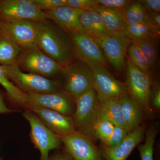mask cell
<instances>
[{"label": "cell", "instance_id": "1", "mask_svg": "<svg viewBox=\"0 0 160 160\" xmlns=\"http://www.w3.org/2000/svg\"><path fill=\"white\" fill-rule=\"evenodd\" d=\"M37 45L45 54L63 66L77 58L71 38L46 20L40 24Z\"/></svg>", "mask_w": 160, "mask_h": 160}, {"label": "cell", "instance_id": "2", "mask_svg": "<svg viewBox=\"0 0 160 160\" xmlns=\"http://www.w3.org/2000/svg\"><path fill=\"white\" fill-rule=\"evenodd\" d=\"M2 69L9 80L17 87L27 93L46 94L58 91L60 84L58 82L33 73H25L21 71L17 64L1 65ZM23 92V91H22Z\"/></svg>", "mask_w": 160, "mask_h": 160}, {"label": "cell", "instance_id": "3", "mask_svg": "<svg viewBox=\"0 0 160 160\" xmlns=\"http://www.w3.org/2000/svg\"><path fill=\"white\" fill-rule=\"evenodd\" d=\"M41 22L31 20L6 21L0 19V34L24 50L31 49L38 47Z\"/></svg>", "mask_w": 160, "mask_h": 160}, {"label": "cell", "instance_id": "4", "mask_svg": "<svg viewBox=\"0 0 160 160\" xmlns=\"http://www.w3.org/2000/svg\"><path fill=\"white\" fill-rule=\"evenodd\" d=\"M73 118L76 131L89 136L98 118L100 104L94 89L86 92L75 101Z\"/></svg>", "mask_w": 160, "mask_h": 160}, {"label": "cell", "instance_id": "5", "mask_svg": "<svg viewBox=\"0 0 160 160\" xmlns=\"http://www.w3.org/2000/svg\"><path fill=\"white\" fill-rule=\"evenodd\" d=\"M23 116L31 127L30 136L32 141L41 153V160H48L51 150L58 149L62 144L61 138L50 130L31 110H26Z\"/></svg>", "mask_w": 160, "mask_h": 160}, {"label": "cell", "instance_id": "6", "mask_svg": "<svg viewBox=\"0 0 160 160\" xmlns=\"http://www.w3.org/2000/svg\"><path fill=\"white\" fill-rule=\"evenodd\" d=\"M72 62L62 69L64 89L75 101L80 96L93 89V74L91 68L81 60Z\"/></svg>", "mask_w": 160, "mask_h": 160}, {"label": "cell", "instance_id": "7", "mask_svg": "<svg viewBox=\"0 0 160 160\" xmlns=\"http://www.w3.org/2000/svg\"><path fill=\"white\" fill-rule=\"evenodd\" d=\"M127 79L125 84L127 93L141 109L151 112L149 104L151 83L149 75L137 68L127 59L126 63Z\"/></svg>", "mask_w": 160, "mask_h": 160}, {"label": "cell", "instance_id": "8", "mask_svg": "<svg viewBox=\"0 0 160 160\" xmlns=\"http://www.w3.org/2000/svg\"><path fill=\"white\" fill-rule=\"evenodd\" d=\"M106 61L115 70L122 72L126 68V52L132 41L123 34H112L94 38Z\"/></svg>", "mask_w": 160, "mask_h": 160}, {"label": "cell", "instance_id": "9", "mask_svg": "<svg viewBox=\"0 0 160 160\" xmlns=\"http://www.w3.org/2000/svg\"><path fill=\"white\" fill-rule=\"evenodd\" d=\"M0 19L6 21L46 20L45 13L38 8L33 0L0 1Z\"/></svg>", "mask_w": 160, "mask_h": 160}, {"label": "cell", "instance_id": "10", "mask_svg": "<svg viewBox=\"0 0 160 160\" xmlns=\"http://www.w3.org/2000/svg\"><path fill=\"white\" fill-rule=\"evenodd\" d=\"M93 74V89L100 104L106 100L128 94L125 84L118 81L106 66L90 67Z\"/></svg>", "mask_w": 160, "mask_h": 160}, {"label": "cell", "instance_id": "11", "mask_svg": "<svg viewBox=\"0 0 160 160\" xmlns=\"http://www.w3.org/2000/svg\"><path fill=\"white\" fill-rule=\"evenodd\" d=\"M77 58L90 67L97 65L106 66V61L102 49L91 35L84 32L70 34Z\"/></svg>", "mask_w": 160, "mask_h": 160}, {"label": "cell", "instance_id": "12", "mask_svg": "<svg viewBox=\"0 0 160 160\" xmlns=\"http://www.w3.org/2000/svg\"><path fill=\"white\" fill-rule=\"evenodd\" d=\"M24 50L20 62L23 67L31 73L44 77L52 76L64 67L45 54L38 47Z\"/></svg>", "mask_w": 160, "mask_h": 160}, {"label": "cell", "instance_id": "13", "mask_svg": "<svg viewBox=\"0 0 160 160\" xmlns=\"http://www.w3.org/2000/svg\"><path fill=\"white\" fill-rule=\"evenodd\" d=\"M61 139L66 152L74 160H103L100 149L88 136L76 131Z\"/></svg>", "mask_w": 160, "mask_h": 160}, {"label": "cell", "instance_id": "14", "mask_svg": "<svg viewBox=\"0 0 160 160\" xmlns=\"http://www.w3.org/2000/svg\"><path fill=\"white\" fill-rule=\"evenodd\" d=\"M26 107L34 112L47 128L60 137L76 132L74 120L70 116L29 103H27Z\"/></svg>", "mask_w": 160, "mask_h": 160}, {"label": "cell", "instance_id": "15", "mask_svg": "<svg viewBox=\"0 0 160 160\" xmlns=\"http://www.w3.org/2000/svg\"><path fill=\"white\" fill-rule=\"evenodd\" d=\"M26 103L32 104L58 112L65 115L73 113V106L71 99L65 93L57 91L46 94L24 92Z\"/></svg>", "mask_w": 160, "mask_h": 160}, {"label": "cell", "instance_id": "16", "mask_svg": "<svg viewBox=\"0 0 160 160\" xmlns=\"http://www.w3.org/2000/svg\"><path fill=\"white\" fill-rule=\"evenodd\" d=\"M83 10L65 6L49 10L44 11L46 19L51 20L61 29L69 34L83 32L79 18Z\"/></svg>", "mask_w": 160, "mask_h": 160}, {"label": "cell", "instance_id": "17", "mask_svg": "<svg viewBox=\"0 0 160 160\" xmlns=\"http://www.w3.org/2000/svg\"><path fill=\"white\" fill-rule=\"evenodd\" d=\"M144 129L142 126L129 132L122 142L111 148L103 146L100 149L103 159L106 160H126L132 152L144 137Z\"/></svg>", "mask_w": 160, "mask_h": 160}, {"label": "cell", "instance_id": "18", "mask_svg": "<svg viewBox=\"0 0 160 160\" xmlns=\"http://www.w3.org/2000/svg\"><path fill=\"white\" fill-rule=\"evenodd\" d=\"M79 20L83 32L92 37H102L112 34L106 29L102 19L96 10L82 11Z\"/></svg>", "mask_w": 160, "mask_h": 160}, {"label": "cell", "instance_id": "19", "mask_svg": "<svg viewBox=\"0 0 160 160\" xmlns=\"http://www.w3.org/2000/svg\"><path fill=\"white\" fill-rule=\"evenodd\" d=\"M119 99L124 121L128 131L131 132L140 126L142 118V109L128 94L121 96Z\"/></svg>", "mask_w": 160, "mask_h": 160}, {"label": "cell", "instance_id": "20", "mask_svg": "<svg viewBox=\"0 0 160 160\" xmlns=\"http://www.w3.org/2000/svg\"><path fill=\"white\" fill-rule=\"evenodd\" d=\"M98 119L108 120L115 126L128 131L124 121L119 97L112 98L101 103Z\"/></svg>", "mask_w": 160, "mask_h": 160}, {"label": "cell", "instance_id": "21", "mask_svg": "<svg viewBox=\"0 0 160 160\" xmlns=\"http://www.w3.org/2000/svg\"><path fill=\"white\" fill-rule=\"evenodd\" d=\"M95 10L102 19L106 29L114 34H123L126 26L122 11L97 6Z\"/></svg>", "mask_w": 160, "mask_h": 160}, {"label": "cell", "instance_id": "22", "mask_svg": "<svg viewBox=\"0 0 160 160\" xmlns=\"http://www.w3.org/2000/svg\"><path fill=\"white\" fill-rule=\"evenodd\" d=\"M23 49L3 35L0 34V64L11 65L17 64Z\"/></svg>", "mask_w": 160, "mask_h": 160}, {"label": "cell", "instance_id": "23", "mask_svg": "<svg viewBox=\"0 0 160 160\" xmlns=\"http://www.w3.org/2000/svg\"><path fill=\"white\" fill-rule=\"evenodd\" d=\"M122 15L126 25L145 23L148 18V12L142 5L137 1H132L122 11Z\"/></svg>", "mask_w": 160, "mask_h": 160}, {"label": "cell", "instance_id": "24", "mask_svg": "<svg viewBox=\"0 0 160 160\" xmlns=\"http://www.w3.org/2000/svg\"><path fill=\"white\" fill-rule=\"evenodd\" d=\"M123 34L131 40L132 42L145 38L155 40L157 39L149 26L145 23L126 25Z\"/></svg>", "mask_w": 160, "mask_h": 160}, {"label": "cell", "instance_id": "25", "mask_svg": "<svg viewBox=\"0 0 160 160\" xmlns=\"http://www.w3.org/2000/svg\"><path fill=\"white\" fill-rule=\"evenodd\" d=\"M0 84L6 89L7 94L12 101L19 105L27 106L24 92L21 91L10 82L3 72L0 66Z\"/></svg>", "mask_w": 160, "mask_h": 160}, {"label": "cell", "instance_id": "26", "mask_svg": "<svg viewBox=\"0 0 160 160\" xmlns=\"http://www.w3.org/2000/svg\"><path fill=\"white\" fill-rule=\"evenodd\" d=\"M127 52L129 55L128 59L130 62L141 71L149 75L151 69L137 43L132 42Z\"/></svg>", "mask_w": 160, "mask_h": 160}, {"label": "cell", "instance_id": "27", "mask_svg": "<svg viewBox=\"0 0 160 160\" xmlns=\"http://www.w3.org/2000/svg\"><path fill=\"white\" fill-rule=\"evenodd\" d=\"M134 42L139 46L151 69L154 67L158 59V47L156 40L145 38Z\"/></svg>", "mask_w": 160, "mask_h": 160}, {"label": "cell", "instance_id": "28", "mask_svg": "<svg viewBox=\"0 0 160 160\" xmlns=\"http://www.w3.org/2000/svg\"><path fill=\"white\" fill-rule=\"evenodd\" d=\"M115 125L108 120L98 119L95 124L92 133L104 144L107 141L113 132Z\"/></svg>", "mask_w": 160, "mask_h": 160}, {"label": "cell", "instance_id": "29", "mask_svg": "<svg viewBox=\"0 0 160 160\" xmlns=\"http://www.w3.org/2000/svg\"><path fill=\"white\" fill-rule=\"evenodd\" d=\"M157 133L154 129H149L146 133L145 143L139 146L141 160H153V147Z\"/></svg>", "mask_w": 160, "mask_h": 160}, {"label": "cell", "instance_id": "30", "mask_svg": "<svg viewBox=\"0 0 160 160\" xmlns=\"http://www.w3.org/2000/svg\"><path fill=\"white\" fill-rule=\"evenodd\" d=\"M129 133V132L126 129L119 126H115L111 136L109 139L103 144V146L111 148L117 146L125 139Z\"/></svg>", "mask_w": 160, "mask_h": 160}, {"label": "cell", "instance_id": "31", "mask_svg": "<svg viewBox=\"0 0 160 160\" xmlns=\"http://www.w3.org/2000/svg\"><path fill=\"white\" fill-rule=\"evenodd\" d=\"M39 9L42 11H49L67 6V0H33Z\"/></svg>", "mask_w": 160, "mask_h": 160}, {"label": "cell", "instance_id": "32", "mask_svg": "<svg viewBox=\"0 0 160 160\" xmlns=\"http://www.w3.org/2000/svg\"><path fill=\"white\" fill-rule=\"evenodd\" d=\"M132 1L129 0H96L98 6L122 11Z\"/></svg>", "mask_w": 160, "mask_h": 160}, {"label": "cell", "instance_id": "33", "mask_svg": "<svg viewBox=\"0 0 160 160\" xmlns=\"http://www.w3.org/2000/svg\"><path fill=\"white\" fill-rule=\"evenodd\" d=\"M67 6L83 11L95 10L96 0H67Z\"/></svg>", "mask_w": 160, "mask_h": 160}, {"label": "cell", "instance_id": "34", "mask_svg": "<svg viewBox=\"0 0 160 160\" xmlns=\"http://www.w3.org/2000/svg\"><path fill=\"white\" fill-rule=\"evenodd\" d=\"M148 12L146 24L149 26L153 34L158 39L160 37V14L158 12Z\"/></svg>", "mask_w": 160, "mask_h": 160}, {"label": "cell", "instance_id": "35", "mask_svg": "<svg viewBox=\"0 0 160 160\" xmlns=\"http://www.w3.org/2000/svg\"><path fill=\"white\" fill-rule=\"evenodd\" d=\"M149 104L150 107L154 109H159L160 108V88L159 85L157 84L153 86L151 89Z\"/></svg>", "mask_w": 160, "mask_h": 160}, {"label": "cell", "instance_id": "36", "mask_svg": "<svg viewBox=\"0 0 160 160\" xmlns=\"http://www.w3.org/2000/svg\"><path fill=\"white\" fill-rule=\"evenodd\" d=\"M138 2L142 5L148 12L160 13V0H140Z\"/></svg>", "mask_w": 160, "mask_h": 160}, {"label": "cell", "instance_id": "37", "mask_svg": "<svg viewBox=\"0 0 160 160\" xmlns=\"http://www.w3.org/2000/svg\"><path fill=\"white\" fill-rule=\"evenodd\" d=\"M48 160H74L67 152L57 153L49 156Z\"/></svg>", "mask_w": 160, "mask_h": 160}, {"label": "cell", "instance_id": "38", "mask_svg": "<svg viewBox=\"0 0 160 160\" xmlns=\"http://www.w3.org/2000/svg\"><path fill=\"white\" fill-rule=\"evenodd\" d=\"M7 107L4 101V98L2 92H0V114L9 113L13 112Z\"/></svg>", "mask_w": 160, "mask_h": 160}, {"label": "cell", "instance_id": "39", "mask_svg": "<svg viewBox=\"0 0 160 160\" xmlns=\"http://www.w3.org/2000/svg\"><path fill=\"white\" fill-rule=\"evenodd\" d=\"M0 160H3V158L0 157Z\"/></svg>", "mask_w": 160, "mask_h": 160}]
</instances>
